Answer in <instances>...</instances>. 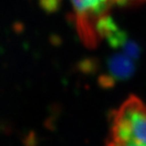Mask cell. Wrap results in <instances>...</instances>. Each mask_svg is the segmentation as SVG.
I'll return each instance as SVG.
<instances>
[{
  "mask_svg": "<svg viewBox=\"0 0 146 146\" xmlns=\"http://www.w3.org/2000/svg\"><path fill=\"white\" fill-rule=\"evenodd\" d=\"M76 15L78 30L83 41L89 44L96 41V25L98 17L106 10L124 0H69Z\"/></svg>",
  "mask_w": 146,
  "mask_h": 146,
  "instance_id": "obj_2",
  "label": "cell"
},
{
  "mask_svg": "<svg viewBox=\"0 0 146 146\" xmlns=\"http://www.w3.org/2000/svg\"><path fill=\"white\" fill-rule=\"evenodd\" d=\"M107 144L146 146V105L131 96L113 114Z\"/></svg>",
  "mask_w": 146,
  "mask_h": 146,
  "instance_id": "obj_1",
  "label": "cell"
},
{
  "mask_svg": "<svg viewBox=\"0 0 146 146\" xmlns=\"http://www.w3.org/2000/svg\"><path fill=\"white\" fill-rule=\"evenodd\" d=\"M110 69L115 77L123 79L130 76L133 72V64L130 58L125 56L114 57L110 62Z\"/></svg>",
  "mask_w": 146,
  "mask_h": 146,
  "instance_id": "obj_3",
  "label": "cell"
}]
</instances>
